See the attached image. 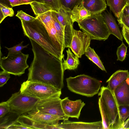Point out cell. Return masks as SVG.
<instances>
[{
	"label": "cell",
	"instance_id": "6da1fadb",
	"mask_svg": "<svg viewBox=\"0 0 129 129\" xmlns=\"http://www.w3.org/2000/svg\"><path fill=\"white\" fill-rule=\"evenodd\" d=\"M34 58L28 69L27 80L52 86L61 91L64 86L62 61L46 51L29 39Z\"/></svg>",
	"mask_w": 129,
	"mask_h": 129
},
{
	"label": "cell",
	"instance_id": "7a4b0ae2",
	"mask_svg": "<svg viewBox=\"0 0 129 129\" xmlns=\"http://www.w3.org/2000/svg\"><path fill=\"white\" fill-rule=\"evenodd\" d=\"M98 104L103 129H124L119 114V106L113 92L103 86L98 94Z\"/></svg>",
	"mask_w": 129,
	"mask_h": 129
},
{
	"label": "cell",
	"instance_id": "3957f363",
	"mask_svg": "<svg viewBox=\"0 0 129 129\" xmlns=\"http://www.w3.org/2000/svg\"><path fill=\"white\" fill-rule=\"evenodd\" d=\"M21 21L25 36L35 41L46 51L62 61L64 55L54 47L47 29L40 21L36 18L32 21Z\"/></svg>",
	"mask_w": 129,
	"mask_h": 129
},
{
	"label": "cell",
	"instance_id": "277c9868",
	"mask_svg": "<svg viewBox=\"0 0 129 129\" xmlns=\"http://www.w3.org/2000/svg\"><path fill=\"white\" fill-rule=\"evenodd\" d=\"M67 87L71 91L87 97L98 94L101 85L99 80L85 74L66 79Z\"/></svg>",
	"mask_w": 129,
	"mask_h": 129
},
{
	"label": "cell",
	"instance_id": "5b68a950",
	"mask_svg": "<svg viewBox=\"0 0 129 129\" xmlns=\"http://www.w3.org/2000/svg\"><path fill=\"white\" fill-rule=\"evenodd\" d=\"M78 23L80 28L91 40L105 41L110 35L102 13L91 14Z\"/></svg>",
	"mask_w": 129,
	"mask_h": 129
},
{
	"label": "cell",
	"instance_id": "8992f818",
	"mask_svg": "<svg viewBox=\"0 0 129 129\" xmlns=\"http://www.w3.org/2000/svg\"><path fill=\"white\" fill-rule=\"evenodd\" d=\"M20 90L23 94L40 99L60 97L61 94V91L52 86L27 80L21 84Z\"/></svg>",
	"mask_w": 129,
	"mask_h": 129
},
{
	"label": "cell",
	"instance_id": "52a82bcc",
	"mask_svg": "<svg viewBox=\"0 0 129 129\" xmlns=\"http://www.w3.org/2000/svg\"><path fill=\"white\" fill-rule=\"evenodd\" d=\"M29 54H24L21 52L8 55L0 58V67L3 70L10 74L20 76L25 73L29 67L27 60Z\"/></svg>",
	"mask_w": 129,
	"mask_h": 129
},
{
	"label": "cell",
	"instance_id": "ba28073f",
	"mask_svg": "<svg viewBox=\"0 0 129 129\" xmlns=\"http://www.w3.org/2000/svg\"><path fill=\"white\" fill-rule=\"evenodd\" d=\"M40 99L21 93L20 90L12 94L5 102L9 106L10 111L21 115L34 109Z\"/></svg>",
	"mask_w": 129,
	"mask_h": 129
},
{
	"label": "cell",
	"instance_id": "9c48e42d",
	"mask_svg": "<svg viewBox=\"0 0 129 129\" xmlns=\"http://www.w3.org/2000/svg\"><path fill=\"white\" fill-rule=\"evenodd\" d=\"M60 97L48 98L40 99L36 104L34 109L46 114L58 116L68 120L69 117L64 114Z\"/></svg>",
	"mask_w": 129,
	"mask_h": 129
},
{
	"label": "cell",
	"instance_id": "30bf717a",
	"mask_svg": "<svg viewBox=\"0 0 129 129\" xmlns=\"http://www.w3.org/2000/svg\"><path fill=\"white\" fill-rule=\"evenodd\" d=\"M91 40L86 33L74 29L69 48L75 55L80 58L89 47Z\"/></svg>",
	"mask_w": 129,
	"mask_h": 129
},
{
	"label": "cell",
	"instance_id": "8fae6325",
	"mask_svg": "<svg viewBox=\"0 0 129 129\" xmlns=\"http://www.w3.org/2000/svg\"><path fill=\"white\" fill-rule=\"evenodd\" d=\"M61 105L63 111L67 116L78 119L81 110L85 103L80 99L72 101L66 97L61 100Z\"/></svg>",
	"mask_w": 129,
	"mask_h": 129
},
{
	"label": "cell",
	"instance_id": "7c38bea8",
	"mask_svg": "<svg viewBox=\"0 0 129 129\" xmlns=\"http://www.w3.org/2000/svg\"><path fill=\"white\" fill-rule=\"evenodd\" d=\"M25 114L36 121L45 124L56 125L60 120H66L63 117L45 113L34 109Z\"/></svg>",
	"mask_w": 129,
	"mask_h": 129
},
{
	"label": "cell",
	"instance_id": "4fadbf2b",
	"mask_svg": "<svg viewBox=\"0 0 129 129\" xmlns=\"http://www.w3.org/2000/svg\"><path fill=\"white\" fill-rule=\"evenodd\" d=\"M57 126L60 129H103L102 121L86 122L64 120Z\"/></svg>",
	"mask_w": 129,
	"mask_h": 129
},
{
	"label": "cell",
	"instance_id": "5bb4252c",
	"mask_svg": "<svg viewBox=\"0 0 129 129\" xmlns=\"http://www.w3.org/2000/svg\"><path fill=\"white\" fill-rule=\"evenodd\" d=\"M113 92L119 106L129 105V84L127 79L116 87Z\"/></svg>",
	"mask_w": 129,
	"mask_h": 129
},
{
	"label": "cell",
	"instance_id": "9a60e30c",
	"mask_svg": "<svg viewBox=\"0 0 129 129\" xmlns=\"http://www.w3.org/2000/svg\"><path fill=\"white\" fill-rule=\"evenodd\" d=\"M129 78L128 70H118L114 73L107 81V86L113 92L117 86L126 81Z\"/></svg>",
	"mask_w": 129,
	"mask_h": 129
},
{
	"label": "cell",
	"instance_id": "2e32d148",
	"mask_svg": "<svg viewBox=\"0 0 129 129\" xmlns=\"http://www.w3.org/2000/svg\"><path fill=\"white\" fill-rule=\"evenodd\" d=\"M107 27L110 34L115 36L122 41L123 37L119 27L111 13L108 11H104L102 13Z\"/></svg>",
	"mask_w": 129,
	"mask_h": 129
},
{
	"label": "cell",
	"instance_id": "e0dca14e",
	"mask_svg": "<svg viewBox=\"0 0 129 129\" xmlns=\"http://www.w3.org/2000/svg\"><path fill=\"white\" fill-rule=\"evenodd\" d=\"M81 4L91 14L102 13L107 5L106 0H82Z\"/></svg>",
	"mask_w": 129,
	"mask_h": 129
},
{
	"label": "cell",
	"instance_id": "ac0fdd59",
	"mask_svg": "<svg viewBox=\"0 0 129 129\" xmlns=\"http://www.w3.org/2000/svg\"><path fill=\"white\" fill-rule=\"evenodd\" d=\"M90 12L87 10L81 4L79 6H76L72 10L71 18L73 23H78L90 16Z\"/></svg>",
	"mask_w": 129,
	"mask_h": 129
},
{
	"label": "cell",
	"instance_id": "d6986e66",
	"mask_svg": "<svg viewBox=\"0 0 129 129\" xmlns=\"http://www.w3.org/2000/svg\"><path fill=\"white\" fill-rule=\"evenodd\" d=\"M67 58H63L62 66L64 71L67 70H74L76 69L80 63L79 58L74 55L71 51L70 48L66 50Z\"/></svg>",
	"mask_w": 129,
	"mask_h": 129
},
{
	"label": "cell",
	"instance_id": "ffe728a7",
	"mask_svg": "<svg viewBox=\"0 0 129 129\" xmlns=\"http://www.w3.org/2000/svg\"><path fill=\"white\" fill-rule=\"evenodd\" d=\"M20 116L10 111L4 116L0 118V129H7L10 126L17 123Z\"/></svg>",
	"mask_w": 129,
	"mask_h": 129
},
{
	"label": "cell",
	"instance_id": "44dd1931",
	"mask_svg": "<svg viewBox=\"0 0 129 129\" xmlns=\"http://www.w3.org/2000/svg\"><path fill=\"white\" fill-rule=\"evenodd\" d=\"M107 5L109 7L117 19L125 6L126 5V0H106Z\"/></svg>",
	"mask_w": 129,
	"mask_h": 129
},
{
	"label": "cell",
	"instance_id": "7402d4cb",
	"mask_svg": "<svg viewBox=\"0 0 129 129\" xmlns=\"http://www.w3.org/2000/svg\"><path fill=\"white\" fill-rule=\"evenodd\" d=\"M85 54L89 59L96 64L102 70L107 72L101 61L93 48L89 47Z\"/></svg>",
	"mask_w": 129,
	"mask_h": 129
},
{
	"label": "cell",
	"instance_id": "603a6c76",
	"mask_svg": "<svg viewBox=\"0 0 129 129\" xmlns=\"http://www.w3.org/2000/svg\"><path fill=\"white\" fill-rule=\"evenodd\" d=\"M29 4L36 17L40 14L49 11H52L51 8L44 3L34 1Z\"/></svg>",
	"mask_w": 129,
	"mask_h": 129
},
{
	"label": "cell",
	"instance_id": "cb8c5ba5",
	"mask_svg": "<svg viewBox=\"0 0 129 129\" xmlns=\"http://www.w3.org/2000/svg\"><path fill=\"white\" fill-rule=\"evenodd\" d=\"M0 23L7 17H12L14 15V12L13 9L5 4L0 3Z\"/></svg>",
	"mask_w": 129,
	"mask_h": 129
},
{
	"label": "cell",
	"instance_id": "d4e9b609",
	"mask_svg": "<svg viewBox=\"0 0 129 129\" xmlns=\"http://www.w3.org/2000/svg\"><path fill=\"white\" fill-rule=\"evenodd\" d=\"M82 0H60L61 5L68 10L71 12L76 6H79L82 3Z\"/></svg>",
	"mask_w": 129,
	"mask_h": 129
},
{
	"label": "cell",
	"instance_id": "484cf974",
	"mask_svg": "<svg viewBox=\"0 0 129 129\" xmlns=\"http://www.w3.org/2000/svg\"><path fill=\"white\" fill-rule=\"evenodd\" d=\"M127 49V47L123 42L118 47L116 52L117 60L122 61L124 60L126 57Z\"/></svg>",
	"mask_w": 129,
	"mask_h": 129
},
{
	"label": "cell",
	"instance_id": "4316f807",
	"mask_svg": "<svg viewBox=\"0 0 129 129\" xmlns=\"http://www.w3.org/2000/svg\"><path fill=\"white\" fill-rule=\"evenodd\" d=\"M52 11H49L39 15L36 17L45 25L52 20Z\"/></svg>",
	"mask_w": 129,
	"mask_h": 129
},
{
	"label": "cell",
	"instance_id": "83f0119b",
	"mask_svg": "<svg viewBox=\"0 0 129 129\" xmlns=\"http://www.w3.org/2000/svg\"><path fill=\"white\" fill-rule=\"evenodd\" d=\"M119 110L121 118L124 123L129 117V105L119 106Z\"/></svg>",
	"mask_w": 129,
	"mask_h": 129
},
{
	"label": "cell",
	"instance_id": "f1b7e54d",
	"mask_svg": "<svg viewBox=\"0 0 129 129\" xmlns=\"http://www.w3.org/2000/svg\"><path fill=\"white\" fill-rule=\"evenodd\" d=\"M23 41H22L18 44L10 48L5 47L9 51L8 55L20 52H21V50L24 48L27 47V46L29 45V44L24 46L23 45Z\"/></svg>",
	"mask_w": 129,
	"mask_h": 129
},
{
	"label": "cell",
	"instance_id": "f546056e",
	"mask_svg": "<svg viewBox=\"0 0 129 129\" xmlns=\"http://www.w3.org/2000/svg\"><path fill=\"white\" fill-rule=\"evenodd\" d=\"M43 1L51 8L52 11L58 12L61 6L60 0H43Z\"/></svg>",
	"mask_w": 129,
	"mask_h": 129
},
{
	"label": "cell",
	"instance_id": "4dcf8cb0",
	"mask_svg": "<svg viewBox=\"0 0 129 129\" xmlns=\"http://www.w3.org/2000/svg\"><path fill=\"white\" fill-rule=\"evenodd\" d=\"M16 16L19 18L21 20L24 21H32L36 19V17H34L28 15L22 10L18 11Z\"/></svg>",
	"mask_w": 129,
	"mask_h": 129
},
{
	"label": "cell",
	"instance_id": "1f68e13d",
	"mask_svg": "<svg viewBox=\"0 0 129 129\" xmlns=\"http://www.w3.org/2000/svg\"><path fill=\"white\" fill-rule=\"evenodd\" d=\"M117 20L121 26L122 25H124L129 28V16L125 15L121 12Z\"/></svg>",
	"mask_w": 129,
	"mask_h": 129
},
{
	"label": "cell",
	"instance_id": "d6a6232c",
	"mask_svg": "<svg viewBox=\"0 0 129 129\" xmlns=\"http://www.w3.org/2000/svg\"><path fill=\"white\" fill-rule=\"evenodd\" d=\"M10 74L3 70L0 72V87L3 86L10 78Z\"/></svg>",
	"mask_w": 129,
	"mask_h": 129
},
{
	"label": "cell",
	"instance_id": "836d02e7",
	"mask_svg": "<svg viewBox=\"0 0 129 129\" xmlns=\"http://www.w3.org/2000/svg\"><path fill=\"white\" fill-rule=\"evenodd\" d=\"M10 111L9 107L5 102L0 103V118L4 116Z\"/></svg>",
	"mask_w": 129,
	"mask_h": 129
},
{
	"label": "cell",
	"instance_id": "e575fe53",
	"mask_svg": "<svg viewBox=\"0 0 129 129\" xmlns=\"http://www.w3.org/2000/svg\"><path fill=\"white\" fill-rule=\"evenodd\" d=\"M30 129L29 128L25 126L18 122L10 126L7 128V129Z\"/></svg>",
	"mask_w": 129,
	"mask_h": 129
},
{
	"label": "cell",
	"instance_id": "d590c367",
	"mask_svg": "<svg viewBox=\"0 0 129 129\" xmlns=\"http://www.w3.org/2000/svg\"><path fill=\"white\" fill-rule=\"evenodd\" d=\"M12 7L15 6L24 5L21 0H9Z\"/></svg>",
	"mask_w": 129,
	"mask_h": 129
},
{
	"label": "cell",
	"instance_id": "8d00e7d4",
	"mask_svg": "<svg viewBox=\"0 0 129 129\" xmlns=\"http://www.w3.org/2000/svg\"><path fill=\"white\" fill-rule=\"evenodd\" d=\"M121 33L123 38L129 46V33L123 29H122Z\"/></svg>",
	"mask_w": 129,
	"mask_h": 129
},
{
	"label": "cell",
	"instance_id": "74e56055",
	"mask_svg": "<svg viewBox=\"0 0 129 129\" xmlns=\"http://www.w3.org/2000/svg\"><path fill=\"white\" fill-rule=\"evenodd\" d=\"M124 14L129 16V5H126L122 12Z\"/></svg>",
	"mask_w": 129,
	"mask_h": 129
},
{
	"label": "cell",
	"instance_id": "f35d334b",
	"mask_svg": "<svg viewBox=\"0 0 129 129\" xmlns=\"http://www.w3.org/2000/svg\"><path fill=\"white\" fill-rule=\"evenodd\" d=\"M0 3L5 4L10 7H12L9 0H0Z\"/></svg>",
	"mask_w": 129,
	"mask_h": 129
},
{
	"label": "cell",
	"instance_id": "ab89813d",
	"mask_svg": "<svg viewBox=\"0 0 129 129\" xmlns=\"http://www.w3.org/2000/svg\"><path fill=\"white\" fill-rule=\"evenodd\" d=\"M124 129H129V117L124 123Z\"/></svg>",
	"mask_w": 129,
	"mask_h": 129
},
{
	"label": "cell",
	"instance_id": "60d3db41",
	"mask_svg": "<svg viewBox=\"0 0 129 129\" xmlns=\"http://www.w3.org/2000/svg\"><path fill=\"white\" fill-rule=\"evenodd\" d=\"M24 4L27 5L30 4L32 2L34 1V0H21Z\"/></svg>",
	"mask_w": 129,
	"mask_h": 129
},
{
	"label": "cell",
	"instance_id": "b9f144b4",
	"mask_svg": "<svg viewBox=\"0 0 129 129\" xmlns=\"http://www.w3.org/2000/svg\"><path fill=\"white\" fill-rule=\"evenodd\" d=\"M121 27H122V29H123L124 30L126 31L129 33V28L126 26L124 25H122Z\"/></svg>",
	"mask_w": 129,
	"mask_h": 129
},
{
	"label": "cell",
	"instance_id": "7bdbcfd3",
	"mask_svg": "<svg viewBox=\"0 0 129 129\" xmlns=\"http://www.w3.org/2000/svg\"><path fill=\"white\" fill-rule=\"evenodd\" d=\"M34 1L44 3L43 1V0H34Z\"/></svg>",
	"mask_w": 129,
	"mask_h": 129
},
{
	"label": "cell",
	"instance_id": "ee69618b",
	"mask_svg": "<svg viewBox=\"0 0 129 129\" xmlns=\"http://www.w3.org/2000/svg\"><path fill=\"white\" fill-rule=\"evenodd\" d=\"M126 5H129V0H126Z\"/></svg>",
	"mask_w": 129,
	"mask_h": 129
},
{
	"label": "cell",
	"instance_id": "f6af8a7d",
	"mask_svg": "<svg viewBox=\"0 0 129 129\" xmlns=\"http://www.w3.org/2000/svg\"><path fill=\"white\" fill-rule=\"evenodd\" d=\"M127 80L128 82V83L129 84V78L127 79Z\"/></svg>",
	"mask_w": 129,
	"mask_h": 129
}]
</instances>
